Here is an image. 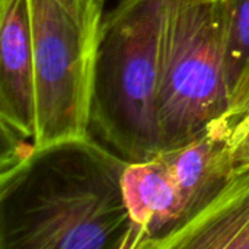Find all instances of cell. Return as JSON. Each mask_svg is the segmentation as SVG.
Segmentation results:
<instances>
[{"label": "cell", "mask_w": 249, "mask_h": 249, "mask_svg": "<svg viewBox=\"0 0 249 249\" xmlns=\"http://www.w3.org/2000/svg\"><path fill=\"white\" fill-rule=\"evenodd\" d=\"M128 160L90 133L32 147L0 171V249H140Z\"/></svg>", "instance_id": "cell-1"}, {"label": "cell", "mask_w": 249, "mask_h": 249, "mask_svg": "<svg viewBox=\"0 0 249 249\" xmlns=\"http://www.w3.org/2000/svg\"><path fill=\"white\" fill-rule=\"evenodd\" d=\"M165 12L166 0H120L102 26L89 133L128 162L160 155Z\"/></svg>", "instance_id": "cell-2"}, {"label": "cell", "mask_w": 249, "mask_h": 249, "mask_svg": "<svg viewBox=\"0 0 249 249\" xmlns=\"http://www.w3.org/2000/svg\"><path fill=\"white\" fill-rule=\"evenodd\" d=\"M41 147L89 133L105 0H28Z\"/></svg>", "instance_id": "cell-3"}, {"label": "cell", "mask_w": 249, "mask_h": 249, "mask_svg": "<svg viewBox=\"0 0 249 249\" xmlns=\"http://www.w3.org/2000/svg\"><path fill=\"white\" fill-rule=\"evenodd\" d=\"M229 104L222 0H166L160 153L187 144L226 117Z\"/></svg>", "instance_id": "cell-4"}, {"label": "cell", "mask_w": 249, "mask_h": 249, "mask_svg": "<svg viewBox=\"0 0 249 249\" xmlns=\"http://www.w3.org/2000/svg\"><path fill=\"white\" fill-rule=\"evenodd\" d=\"M1 137L31 142L35 134V73L28 0H0Z\"/></svg>", "instance_id": "cell-5"}, {"label": "cell", "mask_w": 249, "mask_h": 249, "mask_svg": "<svg viewBox=\"0 0 249 249\" xmlns=\"http://www.w3.org/2000/svg\"><path fill=\"white\" fill-rule=\"evenodd\" d=\"M232 128L233 121L223 117L187 144L160 153L181 197L178 228L206 209L233 179Z\"/></svg>", "instance_id": "cell-6"}, {"label": "cell", "mask_w": 249, "mask_h": 249, "mask_svg": "<svg viewBox=\"0 0 249 249\" xmlns=\"http://www.w3.org/2000/svg\"><path fill=\"white\" fill-rule=\"evenodd\" d=\"M121 187L125 209L140 236V249H152L153 244L178 228L181 197L160 155L128 162Z\"/></svg>", "instance_id": "cell-7"}, {"label": "cell", "mask_w": 249, "mask_h": 249, "mask_svg": "<svg viewBox=\"0 0 249 249\" xmlns=\"http://www.w3.org/2000/svg\"><path fill=\"white\" fill-rule=\"evenodd\" d=\"M152 249H249V171L233 177L206 209Z\"/></svg>", "instance_id": "cell-8"}, {"label": "cell", "mask_w": 249, "mask_h": 249, "mask_svg": "<svg viewBox=\"0 0 249 249\" xmlns=\"http://www.w3.org/2000/svg\"><path fill=\"white\" fill-rule=\"evenodd\" d=\"M225 16V71L232 96L249 67V0H222Z\"/></svg>", "instance_id": "cell-9"}, {"label": "cell", "mask_w": 249, "mask_h": 249, "mask_svg": "<svg viewBox=\"0 0 249 249\" xmlns=\"http://www.w3.org/2000/svg\"><path fill=\"white\" fill-rule=\"evenodd\" d=\"M232 158L235 177L249 171V114L233 123Z\"/></svg>", "instance_id": "cell-10"}, {"label": "cell", "mask_w": 249, "mask_h": 249, "mask_svg": "<svg viewBox=\"0 0 249 249\" xmlns=\"http://www.w3.org/2000/svg\"><path fill=\"white\" fill-rule=\"evenodd\" d=\"M247 114H249V67L244 71L231 96V104L226 117L235 123Z\"/></svg>", "instance_id": "cell-11"}]
</instances>
